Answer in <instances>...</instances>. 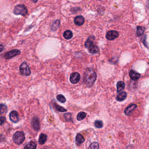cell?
<instances>
[{
  "instance_id": "cell-29",
  "label": "cell",
  "mask_w": 149,
  "mask_h": 149,
  "mask_svg": "<svg viewBox=\"0 0 149 149\" xmlns=\"http://www.w3.org/2000/svg\"><path fill=\"white\" fill-rule=\"evenodd\" d=\"M5 120H6V119L5 117L2 116V117H1V125H2L4 123H5Z\"/></svg>"
},
{
  "instance_id": "cell-19",
  "label": "cell",
  "mask_w": 149,
  "mask_h": 149,
  "mask_svg": "<svg viewBox=\"0 0 149 149\" xmlns=\"http://www.w3.org/2000/svg\"><path fill=\"white\" fill-rule=\"evenodd\" d=\"M73 33L70 30H67V31H65V32H64V38L66 39H70L72 38Z\"/></svg>"
},
{
  "instance_id": "cell-11",
  "label": "cell",
  "mask_w": 149,
  "mask_h": 149,
  "mask_svg": "<svg viewBox=\"0 0 149 149\" xmlns=\"http://www.w3.org/2000/svg\"><path fill=\"white\" fill-rule=\"evenodd\" d=\"M136 107H137V105H136V104H132L126 108V109L125 110L124 113L126 115H130V114H131L132 112Z\"/></svg>"
},
{
  "instance_id": "cell-22",
  "label": "cell",
  "mask_w": 149,
  "mask_h": 149,
  "mask_svg": "<svg viewBox=\"0 0 149 149\" xmlns=\"http://www.w3.org/2000/svg\"><path fill=\"white\" fill-rule=\"evenodd\" d=\"M144 31V28H143V27L140 26L137 27V31H136L137 36H140L143 35Z\"/></svg>"
},
{
  "instance_id": "cell-26",
  "label": "cell",
  "mask_w": 149,
  "mask_h": 149,
  "mask_svg": "<svg viewBox=\"0 0 149 149\" xmlns=\"http://www.w3.org/2000/svg\"><path fill=\"white\" fill-rule=\"evenodd\" d=\"M59 20H56L53 22V24L52 25V29L53 30H56V29L58 28L59 26Z\"/></svg>"
},
{
  "instance_id": "cell-13",
  "label": "cell",
  "mask_w": 149,
  "mask_h": 149,
  "mask_svg": "<svg viewBox=\"0 0 149 149\" xmlns=\"http://www.w3.org/2000/svg\"><path fill=\"white\" fill-rule=\"evenodd\" d=\"M84 18L83 16H77L74 19V23L78 26H81L84 23Z\"/></svg>"
},
{
  "instance_id": "cell-15",
  "label": "cell",
  "mask_w": 149,
  "mask_h": 149,
  "mask_svg": "<svg viewBox=\"0 0 149 149\" xmlns=\"http://www.w3.org/2000/svg\"><path fill=\"white\" fill-rule=\"evenodd\" d=\"M47 135L43 133H41L39 136V140H38V142L40 144H43L46 143L47 140Z\"/></svg>"
},
{
  "instance_id": "cell-30",
  "label": "cell",
  "mask_w": 149,
  "mask_h": 149,
  "mask_svg": "<svg viewBox=\"0 0 149 149\" xmlns=\"http://www.w3.org/2000/svg\"><path fill=\"white\" fill-rule=\"evenodd\" d=\"M146 36H144V37H143V38H144L143 41V40H142V41H143V44L146 47H147L148 45L147 44V43H146Z\"/></svg>"
},
{
  "instance_id": "cell-16",
  "label": "cell",
  "mask_w": 149,
  "mask_h": 149,
  "mask_svg": "<svg viewBox=\"0 0 149 149\" xmlns=\"http://www.w3.org/2000/svg\"><path fill=\"white\" fill-rule=\"evenodd\" d=\"M84 141V138L83 136L81 134H77L76 137V142L77 145H80L81 143H83Z\"/></svg>"
},
{
  "instance_id": "cell-1",
  "label": "cell",
  "mask_w": 149,
  "mask_h": 149,
  "mask_svg": "<svg viewBox=\"0 0 149 149\" xmlns=\"http://www.w3.org/2000/svg\"><path fill=\"white\" fill-rule=\"evenodd\" d=\"M97 75L94 70L92 68H87L85 72L84 82L89 88L92 87L95 83Z\"/></svg>"
},
{
  "instance_id": "cell-4",
  "label": "cell",
  "mask_w": 149,
  "mask_h": 149,
  "mask_svg": "<svg viewBox=\"0 0 149 149\" xmlns=\"http://www.w3.org/2000/svg\"><path fill=\"white\" fill-rule=\"evenodd\" d=\"M13 12L15 15L25 16L28 14V10L26 7L25 5H17L15 7Z\"/></svg>"
},
{
  "instance_id": "cell-10",
  "label": "cell",
  "mask_w": 149,
  "mask_h": 149,
  "mask_svg": "<svg viewBox=\"0 0 149 149\" xmlns=\"http://www.w3.org/2000/svg\"><path fill=\"white\" fill-rule=\"evenodd\" d=\"M9 117L11 120L14 123H18L19 121L18 114L17 111H12L9 115Z\"/></svg>"
},
{
  "instance_id": "cell-3",
  "label": "cell",
  "mask_w": 149,
  "mask_h": 149,
  "mask_svg": "<svg viewBox=\"0 0 149 149\" xmlns=\"http://www.w3.org/2000/svg\"><path fill=\"white\" fill-rule=\"evenodd\" d=\"M25 139L24 133L22 131H17L13 135V140L14 143L17 145H20L24 142Z\"/></svg>"
},
{
  "instance_id": "cell-18",
  "label": "cell",
  "mask_w": 149,
  "mask_h": 149,
  "mask_svg": "<svg viewBox=\"0 0 149 149\" xmlns=\"http://www.w3.org/2000/svg\"><path fill=\"white\" fill-rule=\"evenodd\" d=\"M36 146L37 145L35 142L31 141L26 145L24 149H36Z\"/></svg>"
},
{
  "instance_id": "cell-24",
  "label": "cell",
  "mask_w": 149,
  "mask_h": 149,
  "mask_svg": "<svg viewBox=\"0 0 149 149\" xmlns=\"http://www.w3.org/2000/svg\"><path fill=\"white\" fill-rule=\"evenodd\" d=\"M99 148V144L97 142H93L90 145V146L87 149H98Z\"/></svg>"
},
{
  "instance_id": "cell-17",
  "label": "cell",
  "mask_w": 149,
  "mask_h": 149,
  "mask_svg": "<svg viewBox=\"0 0 149 149\" xmlns=\"http://www.w3.org/2000/svg\"><path fill=\"white\" fill-rule=\"evenodd\" d=\"M125 87V84L124 82L122 81H119L117 84V92H120L121 91L124 89Z\"/></svg>"
},
{
  "instance_id": "cell-7",
  "label": "cell",
  "mask_w": 149,
  "mask_h": 149,
  "mask_svg": "<svg viewBox=\"0 0 149 149\" xmlns=\"http://www.w3.org/2000/svg\"><path fill=\"white\" fill-rule=\"evenodd\" d=\"M118 35H119V34L117 31L112 30V31H109L107 33L106 38L108 40L111 41L117 38L118 37Z\"/></svg>"
},
{
  "instance_id": "cell-27",
  "label": "cell",
  "mask_w": 149,
  "mask_h": 149,
  "mask_svg": "<svg viewBox=\"0 0 149 149\" xmlns=\"http://www.w3.org/2000/svg\"><path fill=\"white\" fill-rule=\"evenodd\" d=\"M7 110V107L5 104H1V113L2 114L6 113Z\"/></svg>"
},
{
  "instance_id": "cell-32",
  "label": "cell",
  "mask_w": 149,
  "mask_h": 149,
  "mask_svg": "<svg viewBox=\"0 0 149 149\" xmlns=\"http://www.w3.org/2000/svg\"><path fill=\"white\" fill-rule=\"evenodd\" d=\"M32 2H34V3H36L37 2V1H38V0H32Z\"/></svg>"
},
{
  "instance_id": "cell-6",
  "label": "cell",
  "mask_w": 149,
  "mask_h": 149,
  "mask_svg": "<svg viewBox=\"0 0 149 149\" xmlns=\"http://www.w3.org/2000/svg\"><path fill=\"white\" fill-rule=\"evenodd\" d=\"M21 54V51L18 49H13L6 53L5 57L6 59H11Z\"/></svg>"
},
{
  "instance_id": "cell-2",
  "label": "cell",
  "mask_w": 149,
  "mask_h": 149,
  "mask_svg": "<svg viewBox=\"0 0 149 149\" xmlns=\"http://www.w3.org/2000/svg\"><path fill=\"white\" fill-rule=\"evenodd\" d=\"M85 46L88 48L89 52L92 54H96L99 52V48L97 45L94 44L93 40L91 37H90L86 41Z\"/></svg>"
},
{
  "instance_id": "cell-31",
  "label": "cell",
  "mask_w": 149,
  "mask_h": 149,
  "mask_svg": "<svg viewBox=\"0 0 149 149\" xmlns=\"http://www.w3.org/2000/svg\"><path fill=\"white\" fill-rule=\"evenodd\" d=\"M3 48H4V46L2 45H1V51H2Z\"/></svg>"
},
{
  "instance_id": "cell-23",
  "label": "cell",
  "mask_w": 149,
  "mask_h": 149,
  "mask_svg": "<svg viewBox=\"0 0 149 149\" xmlns=\"http://www.w3.org/2000/svg\"><path fill=\"white\" fill-rule=\"evenodd\" d=\"M56 99L58 101L61 103H64L66 101V99L65 97L62 94L58 95L56 97Z\"/></svg>"
},
{
  "instance_id": "cell-25",
  "label": "cell",
  "mask_w": 149,
  "mask_h": 149,
  "mask_svg": "<svg viewBox=\"0 0 149 149\" xmlns=\"http://www.w3.org/2000/svg\"><path fill=\"white\" fill-rule=\"evenodd\" d=\"M95 127L97 128H102V127H103V124L102 121H100V120H96V121L95 122Z\"/></svg>"
},
{
  "instance_id": "cell-5",
  "label": "cell",
  "mask_w": 149,
  "mask_h": 149,
  "mask_svg": "<svg viewBox=\"0 0 149 149\" xmlns=\"http://www.w3.org/2000/svg\"><path fill=\"white\" fill-rule=\"evenodd\" d=\"M19 70H20V72L22 74L25 75V76H29L31 73L29 68L28 67L26 62H23L21 65V66L19 68Z\"/></svg>"
},
{
  "instance_id": "cell-8",
  "label": "cell",
  "mask_w": 149,
  "mask_h": 149,
  "mask_svg": "<svg viewBox=\"0 0 149 149\" xmlns=\"http://www.w3.org/2000/svg\"><path fill=\"white\" fill-rule=\"evenodd\" d=\"M81 76L78 72H74L71 74L70 76L69 80L73 84H76L80 81Z\"/></svg>"
},
{
  "instance_id": "cell-21",
  "label": "cell",
  "mask_w": 149,
  "mask_h": 149,
  "mask_svg": "<svg viewBox=\"0 0 149 149\" xmlns=\"http://www.w3.org/2000/svg\"><path fill=\"white\" fill-rule=\"evenodd\" d=\"M86 115H87V114L83 112H81L80 113H78V114L77 115V120L79 121H81L82 120H84V118H85Z\"/></svg>"
},
{
  "instance_id": "cell-28",
  "label": "cell",
  "mask_w": 149,
  "mask_h": 149,
  "mask_svg": "<svg viewBox=\"0 0 149 149\" xmlns=\"http://www.w3.org/2000/svg\"><path fill=\"white\" fill-rule=\"evenodd\" d=\"M71 116L72 114L71 113H67L64 115V117H65V120L66 121H69L71 119Z\"/></svg>"
},
{
  "instance_id": "cell-12",
  "label": "cell",
  "mask_w": 149,
  "mask_h": 149,
  "mask_svg": "<svg viewBox=\"0 0 149 149\" xmlns=\"http://www.w3.org/2000/svg\"><path fill=\"white\" fill-rule=\"evenodd\" d=\"M130 76L133 80L136 81L139 79L140 77V74L133 70H131L130 72Z\"/></svg>"
},
{
  "instance_id": "cell-20",
  "label": "cell",
  "mask_w": 149,
  "mask_h": 149,
  "mask_svg": "<svg viewBox=\"0 0 149 149\" xmlns=\"http://www.w3.org/2000/svg\"><path fill=\"white\" fill-rule=\"evenodd\" d=\"M53 106H54L55 108V109H56L57 111L60 112H62V113H63V112H66L67 111L64 108V107H61L60 105H58V104H56V103H54Z\"/></svg>"
},
{
  "instance_id": "cell-14",
  "label": "cell",
  "mask_w": 149,
  "mask_h": 149,
  "mask_svg": "<svg viewBox=\"0 0 149 149\" xmlns=\"http://www.w3.org/2000/svg\"><path fill=\"white\" fill-rule=\"evenodd\" d=\"M127 96V93L125 92H123L117 95L116 97V100L119 102L123 101L126 98Z\"/></svg>"
},
{
  "instance_id": "cell-9",
  "label": "cell",
  "mask_w": 149,
  "mask_h": 149,
  "mask_svg": "<svg viewBox=\"0 0 149 149\" xmlns=\"http://www.w3.org/2000/svg\"><path fill=\"white\" fill-rule=\"evenodd\" d=\"M32 125L33 128L36 131H38L40 128V123L38 118L34 117L32 121Z\"/></svg>"
}]
</instances>
